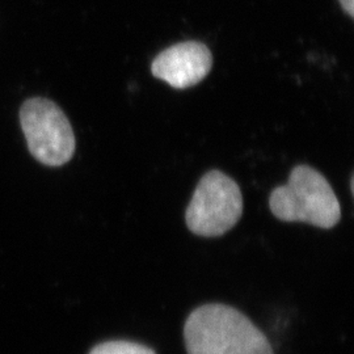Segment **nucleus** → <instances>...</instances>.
Segmentation results:
<instances>
[{
    "label": "nucleus",
    "instance_id": "obj_1",
    "mask_svg": "<svg viewBox=\"0 0 354 354\" xmlns=\"http://www.w3.org/2000/svg\"><path fill=\"white\" fill-rule=\"evenodd\" d=\"M188 354H274L266 335L236 308L203 304L184 326Z\"/></svg>",
    "mask_w": 354,
    "mask_h": 354
},
{
    "label": "nucleus",
    "instance_id": "obj_2",
    "mask_svg": "<svg viewBox=\"0 0 354 354\" xmlns=\"http://www.w3.org/2000/svg\"><path fill=\"white\" fill-rule=\"evenodd\" d=\"M273 215L282 222L335 227L342 219V206L327 178L310 165H297L288 184L277 187L269 197Z\"/></svg>",
    "mask_w": 354,
    "mask_h": 354
},
{
    "label": "nucleus",
    "instance_id": "obj_3",
    "mask_svg": "<svg viewBox=\"0 0 354 354\" xmlns=\"http://www.w3.org/2000/svg\"><path fill=\"white\" fill-rule=\"evenodd\" d=\"M243 214L239 185L221 171H209L200 180L185 212L190 231L203 238H218L235 227Z\"/></svg>",
    "mask_w": 354,
    "mask_h": 354
},
{
    "label": "nucleus",
    "instance_id": "obj_4",
    "mask_svg": "<svg viewBox=\"0 0 354 354\" xmlns=\"http://www.w3.org/2000/svg\"><path fill=\"white\" fill-rule=\"evenodd\" d=\"M28 150L41 165L61 167L75 153V136L64 111L49 99L32 97L20 109Z\"/></svg>",
    "mask_w": 354,
    "mask_h": 354
},
{
    "label": "nucleus",
    "instance_id": "obj_5",
    "mask_svg": "<svg viewBox=\"0 0 354 354\" xmlns=\"http://www.w3.org/2000/svg\"><path fill=\"white\" fill-rule=\"evenodd\" d=\"M212 67L210 49L203 42L188 41L162 51L152 62L151 73L174 88L185 89L203 82Z\"/></svg>",
    "mask_w": 354,
    "mask_h": 354
},
{
    "label": "nucleus",
    "instance_id": "obj_6",
    "mask_svg": "<svg viewBox=\"0 0 354 354\" xmlns=\"http://www.w3.org/2000/svg\"><path fill=\"white\" fill-rule=\"evenodd\" d=\"M88 354H156L151 348L140 342L113 340L97 344Z\"/></svg>",
    "mask_w": 354,
    "mask_h": 354
},
{
    "label": "nucleus",
    "instance_id": "obj_7",
    "mask_svg": "<svg viewBox=\"0 0 354 354\" xmlns=\"http://www.w3.org/2000/svg\"><path fill=\"white\" fill-rule=\"evenodd\" d=\"M344 11L348 13L351 17L354 16V0H340Z\"/></svg>",
    "mask_w": 354,
    "mask_h": 354
}]
</instances>
